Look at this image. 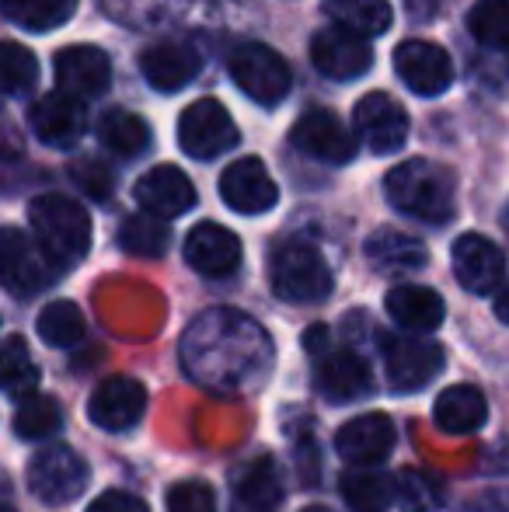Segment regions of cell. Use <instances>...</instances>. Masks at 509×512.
Here are the masks:
<instances>
[{"label": "cell", "instance_id": "ab89813d", "mask_svg": "<svg viewBox=\"0 0 509 512\" xmlns=\"http://www.w3.org/2000/svg\"><path fill=\"white\" fill-rule=\"evenodd\" d=\"M70 175H74V182L81 185L91 199H98V203H105V199L116 192V175H112L102 161H95V157H88V161H77L74 168H70Z\"/></svg>", "mask_w": 509, "mask_h": 512}, {"label": "cell", "instance_id": "b9f144b4", "mask_svg": "<svg viewBox=\"0 0 509 512\" xmlns=\"http://www.w3.org/2000/svg\"><path fill=\"white\" fill-rule=\"evenodd\" d=\"M496 317L503 324H509V283L503 286V290H499V297H496Z\"/></svg>", "mask_w": 509, "mask_h": 512}, {"label": "cell", "instance_id": "ee69618b", "mask_svg": "<svg viewBox=\"0 0 509 512\" xmlns=\"http://www.w3.org/2000/svg\"><path fill=\"white\" fill-rule=\"evenodd\" d=\"M503 220H506V230H509V206H506V216H503Z\"/></svg>", "mask_w": 509, "mask_h": 512}, {"label": "cell", "instance_id": "6da1fadb", "mask_svg": "<svg viewBox=\"0 0 509 512\" xmlns=\"http://www.w3.org/2000/svg\"><path fill=\"white\" fill-rule=\"evenodd\" d=\"M182 370L213 394H245L272 370V338L255 317L231 307L203 310L185 328Z\"/></svg>", "mask_w": 509, "mask_h": 512}, {"label": "cell", "instance_id": "30bf717a", "mask_svg": "<svg viewBox=\"0 0 509 512\" xmlns=\"http://www.w3.org/2000/svg\"><path fill=\"white\" fill-rule=\"evenodd\" d=\"M0 258H4V283L11 293L28 297V293H39L53 283V276L60 272V265L46 255L39 241H28L21 230L7 227L4 241H0Z\"/></svg>", "mask_w": 509, "mask_h": 512}, {"label": "cell", "instance_id": "5bb4252c", "mask_svg": "<svg viewBox=\"0 0 509 512\" xmlns=\"http://www.w3.org/2000/svg\"><path fill=\"white\" fill-rule=\"evenodd\" d=\"M290 136H293V147H297L300 154L314 157V161L349 164L356 157V140L328 108H311V112H304L293 122Z\"/></svg>", "mask_w": 509, "mask_h": 512}, {"label": "cell", "instance_id": "ffe728a7", "mask_svg": "<svg viewBox=\"0 0 509 512\" xmlns=\"http://www.w3.org/2000/svg\"><path fill=\"white\" fill-rule=\"evenodd\" d=\"M335 450L342 460L360 467H374L384 457H391L394 450V422L381 411H370V415H356L335 432Z\"/></svg>", "mask_w": 509, "mask_h": 512}, {"label": "cell", "instance_id": "1f68e13d", "mask_svg": "<svg viewBox=\"0 0 509 512\" xmlns=\"http://www.w3.org/2000/svg\"><path fill=\"white\" fill-rule=\"evenodd\" d=\"M39 338L53 349H74L77 342H84L88 335V321H84V310L70 300H53V304L42 307L39 321Z\"/></svg>", "mask_w": 509, "mask_h": 512}, {"label": "cell", "instance_id": "d4e9b609", "mask_svg": "<svg viewBox=\"0 0 509 512\" xmlns=\"http://www.w3.org/2000/svg\"><path fill=\"white\" fill-rule=\"evenodd\" d=\"M387 314L401 324L405 331H436L447 317V307H443V297L429 286H394L387 293Z\"/></svg>", "mask_w": 509, "mask_h": 512}, {"label": "cell", "instance_id": "4dcf8cb0", "mask_svg": "<svg viewBox=\"0 0 509 512\" xmlns=\"http://www.w3.org/2000/svg\"><path fill=\"white\" fill-rule=\"evenodd\" d=\"M168 241L171 230L157 213H133L119 227V248L133 258H161L168 251Z\"/></svg>", "mask_w": 509, "mask_h": 512}, {"label": "cell", "instance_id": "4fadbf2b", "mask_svg": "<svg viewBox=\"0 0 509 512\" xmlns=\"http://www.w3.org/2000/svg\"><path fill=\"white\" fill-rule=\"evenodd\" d=\"M314 387L325 401L346 405L370 394V366L353 349L325 345L321 352H314Z\"/></svg>", "mask_w": 509, "mask_h": 512}, {"label": "cell", "instance_id": "9a60e30c", "mask_svg": "<svg viewBox=\"0 0 509 512\" xmlns=\"http://www.w3.org/2000/svg\"><path fill=\"white\" fill-rule=\"evenodd\" d=\"M140 70L154 91L175 95L203 70V56H199V49L189 39H161L143 49Z\"/></svg>", "mask_w": 509, "mask_h": 512}, {"label": "cell", "instance_id": "7c38bea8", "mask_svg": "<svg viewBox=\"0 0 509 512\" xmlns=\"http://www.w3.org/2000/svg\"><path fill=\"white\" fill-rule=\"evenodd\" d=\"M311 60L332 81H353V77H363L370 70L374 49H370L367 35H356L349 28L335 25L311 39Z\"/></svg>", "mask_w": 509, "mask_h": 512}, {"label": "cell", "instance_id": "44dd1931", "mask_svg": "<svg viewBox=\"0 0 509 512\" xmlns=\"http://www.w3.org/2000/svg\"><path fill=\"white\" fill-rule=\"evenodd\" d=\"M136 203H140L147 213H157L164 220H175V216L189 213L196 206V185L189 182L185 171H178L175 164H157L147 175L136 182L133 189Z\"/></svg>", "mask_w": 509, "mask_h": 512}, {"label": "cell", "instance_id": "ba28073f", "mask_svg": "<svg viewBox=\"0 0 509 512\" xmlns=\"http://www.w3.org/2000/svg\"><path fill=\"white\" fill-rule=\"evenodd\" d=\"M443 349L429 338L415 335H394L384 338V370L391 380V391L398 394H415L436 380V373L443 370Z\"/></svg>", "mask_w": 509, "mask_h": 512}, {"label": "cell", "instance_id": "f1b7e54d", "mask_svg": "<svg viewBox=\"0 0 509 512\" xmlns=\"http://www.w3.org/2000/svg\"><path fill=\"white\" fill-rule=\"evenodd\" d=\"M98 140L109 154L123 157H140L143 150L150 147V126L140 119L136 112H126V108H112L102 122H98Z\"/></svg>", "mask_w": 509, "mask_h": 512}, {"label": "cell", "instance_id": "e0dca14e", "mask_svg": "<svg viewBox=\"0 0 509 512\" xmlns=\"http://www.w3.org/2000/svg\"><path fill=\"white\" fill-rule=\"evenodd\" d=\"M147 411V391L133 377H109L91 391L88 418L105 432H126Z\"/></svg>", "mask_w": 509, "mask_h": 512}, {"label": "cell", "instance_id": "277c9868", "mask_svg": "<svg viewBox=\"0 0 509 512\" xmlns=\"http://www.w3.org/2000/svg\"><path fill=\"white\" fill-rule=\"evenodd\" d=\"M272 293L286 304H321L332 293V269L307 241H286L269 255Z\"/></svg>", "mask_w": 509, "mask_h": 512}, {"label": "cell", "instance_id": "cb8c5ba5", "mask_svg": "<svg viewBox=\"0 0 509 512\" xmlns=\"http://www.w3.org/2000/svg\"><path fill=\"white\" fill-rule=\"evenodd\" d=\"M283 506V474L272 457L245 464L234 478L231 512H279Z\"/></svg>", "mask_w": 509, "mask_h": 512}, {"label": "cell", "instance_id": "4316f807", "mask_svg": "<svg viewBox=\"0 0 509 512\" xmlns=\"http://www.w3.org/2000/svg\"><path fill=\"white\" fill-rule=\"evenodd\" d=\"M367 258L374 269L381 272H415L429 262L426 244L412 234H401V230H374L367 241Z\"/></svg>", "mask_w": 509, "mask_h": 512}, {"label": "cell", "instance_id": "7a4b0ae2", "mask_svg": "<svg viewBox=\"0 0 509 512\" xmlns=\"http://www.w3.org/2000/svg\"><path fill=\"white\" fill-rule=\"evenodd\" d=\"M384 192L398 213L422 223H447L457 209V182L433 161H405L384 178Z\"/></svg>", "mask_w": 509, "mask_h": 512}, {"label": "cell", "instance_id": "5b68a950", "mask_svg": "<svg viewBox=\"0 0 509 512\" xmlns=\"http://www.w3.org/2000/svg\"><path fill=\"white\" fill-rule=\"evenodd\" d=\"M88 481H91L88 460L63 443L39 450L32 457V464H28V488L46 506H67V502L81 499Z\"/></svg>", "mask_w": 509, "mask_h": 512}, {"label": "cell", "instance_id": "9c48e42d", "mask_svg": "<svg viewBox=\"0 0 509 512\" xmlns=\"http://www.w3.org/2000/svg\"><path fill=\"white\" fill-rule=\"evenodd\" d=\"M394 70H398L401 84L412 95L436 98L454 84V63H450L447 49L426 39H408L394 49Z\"/></svg>", "mask_w": 509, "mask_h": 512}, {"label": "cell", "instance_id": "e575fe53", "mask_svg": "<svg viewBox=\"0 0 509 512\" xmlns=\"http://www.w3.org/2000/svg\"><path fill=\"white\" fill-rule=\"evenodd\" d=\"M394 481H398L401 512H436L447 499V485L433 471H422V467H408Z\"/></svg>", "mask_w": 509, "mask_h": 512}, {"label": "cell", "instance_id": "f546056e", "mask_svg": "<svg viewBox=\"0 0 509 512\" xmlns=\"http://www.w3.org/2000/svg\"><path fill=\"white\" fill-rule=\"evenodd\" d=\"M325 14L356 35H384L391 28V0H325Z\"/></svg>", "mask_w": 509, "mask_h": 512}, {"label": "cell", "instance_id": "484cf974", "mask_svg": "<svg viewBox=\"0 0 509 512\" xmlns=\"http://www.w3.org/2000/svg\"><path fill=\"white\" fill-rule=\"evenodd\" d=\"M433 418L443 432L450 436H468L478 432L489 418V405H485V394L471 384H454L436 398Z\"/></svg>", "mask_w": 509, "mask_h": 512}, {"label": "cell", "instance_id": "83f0119b", "mask_svg": "<svg viewBox=\"0 0 509 512\" xmlns=\"http://www.w3.org/2000/svg\"><path fill=\"white\" fill-rule=\"evenodd\" d=\"M342 495H346L353 512H387L391 502H398V481L374 467H356L342 474Z\"/></svg>", "mask_w": 509, "mask_h": 512}, {"label": "cell", "instance_id": "8fae6325", "mask_svg": "<svg viewBox=\"0 0 509 512\" xmlns=\"http://www.w3.org/2000/svg\"><path fill=\"white\" fill-rule=\"evenodd\" d=\"M454 276L457 283L468 293H478V297H489V293L503 290L506 279V258L489 237L482 234H461L454 241Z\"/></svg>", "mask_w": 509, "mask_h": 512}, {"label": "cell", "instance_id": "7402d4cb", "mask_svg": "<svg viewBox=\"0 0 509 512\" xmlns=\"http://www.w3.org/2000/svg\"><path fill=\"white\" fill-rule=\"evenodd\" d=\"M28 122H32V133L39 136L49 147H74L84 133V105L77 95L70 91H53V95H42L39 102L28 112Z\"/></svg>", "mask_w": 509, "mask_h": 512}, {"label": "cell", "instance_id": "8992f818", "mask_svg": "<svg viewBox=\"0 0 509 512\" xmlns=\"http://www.w3.org/2000/svg\"><path fill=\"white\" fill-rule=\"evenodd\" d=\"M227 67H231L234 84L258 105L272 108L290 95V63L276 49L262 46V42L238 46L231 53V60H227Z\"/></svg>", "mask_w": 509, "mask_h": 512}, {"label": "cell", "instance_id": "f35d334b", "mask_svg": "<svg viewBox=\"0 0 509 512\" xmlns=\"http://www.w3.org/2000/svg\"><path fill=\"white\" fill-rule=\"evenodd\" d=\"M164 502L168 512H217V495L206 481H178Z\"/></svg>", "mask_w": 509, "mask_h": 512}, {"label": "cell", "instance_id": "2e32d148", "mask_svg": "<svg viewBox=\"0 0 509 512\" xmlns=\"http://www.w3.org/2000/svg\"><path fill=\"white\" fill-rule=\"evenodd\" d=\"M220 196L234 213L258 216L279 203V185L272 182L258 157H241V161L227 164V171L220 175Z\"/></svg>", "mask_w": 509, "mask_h": 512}, {"label": "cell", "instance_id": "836d02e7", "mask_svg": "<svg viewBox=\"0 0 509 512\" xmlns=\"http://www.w3.org/2000/svg\"><path fill=\"white\" fill-rule=\"evenodd\" d=\"M77 11V0H4V14L28 32H53L67 25Z\"/></svg>", "mask_w": 509, "mask_h": 512}, {"label": "cell", "instance_id": "8d00e7d4", "mask_svg": "<svg viewBox=\"0 0 509 512\" xmlns=\"http://www.w3.org/2000/svg\"><path fill=\"white\" fill-rule=\"evenodd\" d=\"M468 28L485 49H509V0H478Z\"/></svg>", "mask_w": 509, "mask_h": 512}, {"label": "cell", "instance_id": "3957f363", "mask_svg": "<svg viewBox=\"0 0 509 512\" xmlns=\"http://www.w3.org/2000/svg\"><path fill=\"white\" fill-rule=\"evenodd\" d=\"M28 220H32L35 241L46 248L60 269H70L81 262L91 248V216L77 199L67 196H39L28 206Z\"/></svg>", "mask_w": 509, "mask_h": 512}, {"label": "cell", "instance_id": "d590c367", "mask_svg": "<svg viewBox=\"0 0 509 512\" xmlns=\"http://www.w3.org/2000/svg\"><path fill=\"white\" fill-rule=\"evenodd\" d=\"M0 377H4V391L11 398H25L39 387V366L28 356L25 338L11 335L4 342V366H0Z\"/></svg>", "mask_w": 509, "mask_h": 512}, {"label": "cell", "instance_id": "74e56055", "mask_svg": "<svg viewBox=\"0 0 509 512\" xmlns=\"http://www.w3.org/2000/svg\"><path fill=\"white\" fill-rule=\"evenodd\" d=\"M39 77V67H35L32 49L18 46V42H4L0 49V81H4L7 95H25L28 88Z\"/></svg>", "mask_w": 509, "mask_h": 512}, {"label": "cell", "instance_id": "603a6c76", "mask_svg": "<svg viewBox=\"0 0 509 512\" xmlns=\"http://www.w3.org/2000/svg\"><path fill=\"white\" fill-rule=\"evenodd\" d=\"M56 84L77 98H98L112 81V63L98 46H67L53 60Z\"/></svg>", "mask_w": 509, "mask_h": 512}, {"label": "cell", "instance_id": "52a82bcc", "mask_svg": "<svg viewBox=\"0 0 509 512\" xmlns=\"http://www.w3.org/2000/svg\"><path fill=\"white\" fill-rule=\"evenodd\" d=\"M178 147L196 161H213L238 147V126L217 98H199L178 119Z\"/></svg>", "mask_w": 509, "mask_h": 512}, {"label": "cell", "instance_id": "d6a6232c", "mask_svg": "<svg viewBox=\"0 0 509 512\" xmlns=\"http://www.w3.org/2000/svg\"><path fill=\"white\" fill-rule=\"evenodd\" d=\"M63 425V408L56 398H49V394H25V398H18V411H14V432H18L21 439H49L56 436Z\"/></svg>", "mask_w": 509, "mask_h": 512}, {"label": "cell", "instance_id": "7bdbcfd3", "mask_svg": "<svg viewBox=\"0 0 509 512\" xmlns=\"http://www.w3.org/2000/svg\"><path fill=\"white\" fill-rule=\"evenodd\" d=\"M300 512H332V509H325V506H307V509H300Z\"/></svg>", "mask_w": 509, "mask_h": 512}, {"label": "cell", "instance_id": "60d3db41", "mask_svg": "<svg viewBox=\"0 0 509 512\" xmlns=\"http://www.w3.org/2000/svg\"><path fill=\"white\" fill-rule=\"evenodd\" d=\"M88 512H150V509H147V502L129 492H105L91 502Z\"/></svg>", "mask_w": 509, "mask_h": 512}, {"label": "cell", "instance_id": "d6986e66", "mask_svg": "<svg viewBox=\"0 0 509 512\" xmlns=\"http://www.w3.org/2000/svg\"><path fill=\"white\" fill-rule=\"evenodd\" d=\"M185 262L206 279H227L241 265V241L220 223H199L185 237Z\"/></svg>", "mask_w": 509, "mask_h": 512}, {"label": "cell", "instance_id": "ac0fdd59", "mask_svg": "<svg viewBox=\"0 0 509 512\" xmlns=\"http://www.w3.org/2000/svg\"><path fill=\"white\" fill-rule=\"evenodd\" d=\"M356 129H360V140L370 147V154L387 157L405 147L408 115L394 98L374 91V95H363L360 102H356Z\"/></svg>", "mask_w": 509, "mask_h": 512}]
</instances>
